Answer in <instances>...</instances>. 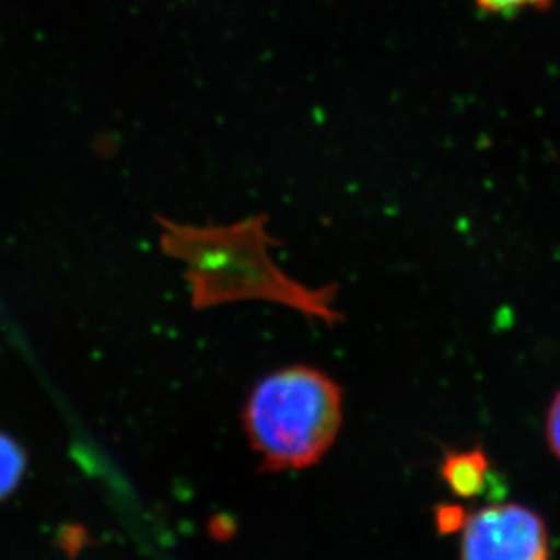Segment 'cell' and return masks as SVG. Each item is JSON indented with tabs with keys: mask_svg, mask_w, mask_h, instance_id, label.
<instances>
[{
	"mask_svg": "<svg viewBox=\"0 0 560 560\" xmlns=\"http://www.w3.org/2000/svg\"><path fill=\"white\" fill-rule=\"evenodd\" d=\"M162 248L186 265V282L197 310L233 301H268L320 318L340 320L334 307L335 285L307 288L277 268L270 248L277 241L266 232V217L230 226H184L161 221Z\"/></svg>",
	"mask_w": 560,
	"mask_h": 560,
	"instance_id": "obj_1",
	"label": "cell"
},
{
	"mask_svg": "<svg viewBox=\"0 0 560 560\" xmlns=\"http://www.w3.org/2000/svg\"><path fill=\"white\" fill-rule=\"evenodd\" d=\"M340 422L339 384L328 373L302 364L262 378L244 408V430L271 471L317 463L337 439Z\"/></svg>",
	"mask_w": 560,
	"mask_h": 560,
	"instance_id": "obj_2",
	"label": "cell"
},
{
	"mask_svg": "<svg viewBox=\"0 0 560 560\" xmlns=\"http://www.w3.org/2000/svg\"><path fill=\"white\" fill-rule=\"evenodd\" d=\"M463 528V560H548V532L528 508H485L466 518Z\"/></svg>",
	"mask_w": 560,
	"mask_h": 560,
	"instance_id": "obj_3",
	"label": "cell"
},
{
	"mask_svg": "<svg viewBox=\"0 0 560 560\" xmlns=\"http://www.w3.org/2000/svg\"><path fill=\"white\" fill-rule=\"evenodd\" d=\"M488 468L490 464L486 453L480 447H475L471 452L447 455L442 466V477L453 493L469 499L480 495L486 490Z\"/></svg>",
	"mask_w": 560,
	"mask_h": 560,
	"instance_id": "obj_4",
	"label": "cell"
},
{
	"mask_svg": "<svg viewBox=\"0 0 560 560\" xmlns=\"http://www.w3.org/2000/svg\"><path fill=\"white\" fill-rule=\"evenodd\" d=\"M24 471V457L15 442L0 433V499L10 495Z\"/></svg>",
	"mask_w": 560,
	"mask_h": 560,
	"instance_id": "obj_5",
	"label": "cell"
},
{
	"mask_svg": "<svg viewBox=\"0 0 560 560\" xmlns=\"http://www.w3.org/2000/svg\"><path fill=\"white\" fill-rule=\"evenodd\" d=\"M550 0H477V4L482 10L491 11V13H513V11L523 10L528 5L535 8H545Z\"/></svg>",
	"mask_w": 560,
	"mask_h": 560,
	"instance_id": "obj_6",
	"label": "cell"
},
{
	"mask_svg": "<svg viewBox=\"0 0 560 560\" xmlns=\"http://www.w3.org/2000/svg\"><path fill=\"white\" fill-rule=\"evenodd\" d=\"M466 518H468V515L460 506H442L436 512V524H439L442 534H453V532L463 528Z\"/></svg>",
	"mask_w": 560,
	"mask_h": 560,
	"instance_id": "obj_7",
	"label": "cell"
},
{
	"mask_svg": "<svg viewBox=\"0 0 560 560\" xmlns=\"http://www.w3.org/2000/svg\"><path fill=\"white\" fill-rule=\"evenodd\" d=\"M546 433H548L551 450L560 458V392L557 394L553 405H551L550 413H548Z\"/></svg>",
	"mask_w": 560,
	"mask_h": 560,
	"instance_id": "obj_8",
	"label": "cell"
}]
</instances>
